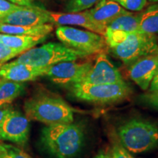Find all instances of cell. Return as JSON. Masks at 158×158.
I'll return each mask as SVG.
<instances>
[{"instance_id":"1","label":"cell","mask_w":158,"mask_h":158,"mask_svg":"<svg viewBox=\"0 0 158 158\" xmlns=\"http://www.w3.org/2000/svg\"><path fill=\"white\" fill-rule=\"evenodd\" d=\"M84 130L78 124L47 125L41 132L40 143L55 158H74L84 147Z\"/></svg>"},{"instance_id":"2","label":"cell","mask_w":158,"mask_h":158,"mask_svg":"<svg viewBox=\"0 0 158 158\" xmlns=\"http://www.w3.org/2000/svg\"><path fill=\"white\" fill-rule=\"evenodd\" d=\"M26 116L47 125L72 123L75 110L63 99L48 91H40L24 102Z\"/></svg>"},{"instance_id":"3","label":"cell","mask_w":158,"mask_h":158,"mask_svg":"<svg viewBox=\"0 0 158 158\" xmlns=\"http://www.w3.org/2000/svg\"><path fill=\"white\" fill-rule=\"evenodd\" d=\"M123 147L133 154H142L158 147V126L141 118H130L117 128Z\"/></svg>"},{"instance_id":"4","label":"cell","mask_w":158,"mask_h":158,"mask_svg":"<svg viewBox=\"0 0 158 158\" xmlns=\"http://www.w3.org/2000/svg\"><path fill=\"white\" fill-rule=\"evenodd\" d=\"M88 55L69 48L62 43H48L29 49L14 61L37 68H47L62 62L76 61Z\"/></svg>"},{"instance_id":"5","label":"cell","mask_w":158,"mask_h":158,"mask_svg":"<svg viewBox=\"0 0 158 158\" xmlns=\"http://www.w3.org/2000/svg\"><path fill=\"white\" fill-rule=\"evenodd\" d=\"M75 98L89 103L106 105L118 102L132 93V89L125 81L118 84H89L79 83L70 86Z\"/></svg>"},{"instance_id":"6","label":"cell","mask_w":158,"mask_h":158,"mask_svg":"<svg viewBox=\"0 0 158 158\" xmlns=\"http://www.w3.org/2000/svg\"><path fill=\"white\" fill-rule=\"evenodd\" d=\"M110 50L124 64L130 65L141 57L158 54L157 37L142 31L129 33L123 42Z\"/></svg>"},{"instance_id":"7","label":"cell","mask_w":158,"mask_h":158,"mask_svg":"<svg viewBox=\"0 0 158 158\" xmlns=\"http://www.w3.org/2000/svg\"><path fill=\"white\" fill-rule=\"evenodd\" d=\"M56 35L62 44L86 55L101 52L107 45L102 35L70 26H59Z\"/></svg>"},{"instance_id":"8","label":"cell","mask_w":158,"mask_h":158,"mask_svg":"<svg viewBox=\"0 0 158 158\" xmlns=\"http://www.w3.org/2000/svg\"><path fill=\"white\" fill-rule=\"evenodd\" d=\"M92 66V63L89 62H62L48 67L44 76L56 84L71 86L81 83Z\"/></svg>"},{"instance_id":"9","label":"cell","mask_w":158,"mask_h":158,"mask_svg":"<svg viewBox=\"0 0 158 158\" xmlns=\"http://www.w3.org/2000/svg\"><path fill=\"white\" fill-rule=\"evenodd\" d=\"M29 119L19 110L10 108L0 124V141L24 146L29 139Z\"/></svg>"},{"instance_id":"10","label":"cell","mask_w":158,"mask_h":158,"mask_svg":"<svg viewBox=\"0 0 158 158\" xmlns=\"http://www.w3.org/2000/svg\"><path fill=\"white\" fill-rule=\"evenodd\" d=\"M124 81L121 73L113 63L110 62L105 53H101L97 56L94 64L83 79L84 84H118Z\"/></svg>"},{"instance_id":"11","label":"cell","mask_w":158,"mask_h":158,"mask_svg":"<svg viewBox=\"0 0 158 158\" xmlns=\"http://www.w3.org/2000/svg\"><path fill=\"white\" fill-rule=\"evenodd\" d=\"M0 22L23 27L51 23L49 11L36 5L21 6L19 9L4 15Z\"/></svg>"},{"instance_id":"12","label":"cell","mask_w":158,"mask_h":158,"mask_svg":"<svg viewBox=\"0 0 158 158\" xmlns=\"http://www.w3.org/2000/svg\"><path fill=\"white\" fill-rule=\"evenodd\" d=\"M50 22L51 24L59 26H77L83 27L86 30L92 31L104 37L106 31V27L99 24L92 19L88 10L78 13H61V12H51Z\"/></svg>"},{"instance_id":"13","label":"cell","mask_w":158,"mask_h":158,"mask_svg":"<svg viewBox=\"0 0 158 158\" xmlns=\"http://www.w3.org/2000/svg\"><path fill=\"white\" fill-rule=\"evenodd\" d=\"M158 69V54L148 55L129 65L128 76L142 90L149 89Z\"/></svg>"},{"instance_id":"14","label":"cell","mask_w":158,"mask_h":158,"mask_svg":"<svg viewBox=\"0 0 158 158\" xmlns=\"http://www.w3.org/2000/svg\"><path fill=\"white\" fill-rule=\"evenodd\" d=\"M47 68H37L13 61L0 67V78L19 83L30 81L44 76Z\"/></svg>"},{"instance_id":"15","label":"cell","mask_w":158,"mask_h":158,"mask_svg":"<svg viewBox=\"0 0 158 158\" xmlns=\"http://www.w3.org/2000/svg\"><path fill=\"white\" fill-rule=\"evenodd\" d=\"M87 10L95 22L106 28L114 19L127 11L114 0H100L94 7Z\"/></svg>"},{"instance_id":"16","label":"cell","mask_w":158,"mask_h":158,"mask_svg":"<svg viewBox=\"0 0 158 158\" xmlns=\"http://www.w3.org/2000/svg\"><path fill=\"white\" fill-rule=\"evenodd\" d=\"M47 36H31V35H9L0 34V42L6 46L19 51L23 54L29 49L43 42Z\"/></svg>"},{"instance_id":"17","label":"cell","mask_w":158,"mask_h":158,"mask_svg":"<svg viewBox=\"0 0 158 158\" xmlns=\"http://www.w3.org/2000/svg\"><path fill=\"white\" fill-rule=\"evenodd\" d=\"M54 29L51 23L43 25L23 27L12 25L0 22V34L9 35H31V36H47Z\"/></svg>"},{"instance_id":"18","label":"cell","mask_w":158,"mask_h":158,"mask_svg":"<svg viewBox=\"0 0 158 158\" xmlns=\"http://www.w3.org/2000/svg\"><path fill=\"white\" fill-rule=\"evenodd\" d=\"M141 13H131L127 11L118 15L107 26V29L111 31H122L127 33L138 32L140 31Z\"/></svg>"},{"instance_id":"19","label":"cell","mask_w":158,"mask_h":158,"mask_svg":"<svg viewBox=\"0 0 158 158\" xmlns=\"http://www.w3.org/2000/svg\"><path fill=\"white\" fill-rule=\"evenodd\" d=\"M25 87L23 83L0 79V108L8 106L13 100L23 94Z\"/></svg>"},{"instance_id":"20","label":"cell","mask_w":158,"mask_h":158,"mask_svg":"<svg viewBox=\"0 0 158 158\" xmlns=\"http://www.w3.org/2000/svg\"><path fill=\"white\" fill-rule=\"evenodd\" d=\"M140 31L151 35H158V2L149 6L141 13Z\"/></svg>"},{"instance_id":"21","label":"cell","mask_w":158,"mask_h":158,"mask_svg":"<svg viewBox=\"0 0 158 158\" xmlns=\"http://www.w3.org/2000/svg\"><path fill=\"white\" fill-rule=\"evenodd\" d=\"M100 0H69L65 6L66 13H78L94 7Z\"/></svg>"},{"instance_id":"22","label":"cell","mask_w":158,"mask_h":158,"mask_svg":"<svg viewBox=\"0 0 158 158\" xmlns=\"http://www.w3.org/2000/svg\"><path fill=\"white\" fill-rule=\"evenodd\" d=\"M0 157L2 158H32L20 148L0 142Z\"/></svg>"},{"instance_id":"23","label":"cell","mask_w":158,"mask_h":158,"mask_svg":"<svg viewBox=\"0 0 158 158\" xmlns=\"http://www.w3.org/2000/svg\"><path fill=\"white\" fill-rule=\"evenodd\" d=\"M110 158H134L130 152L123 147L118 138L113 135L112 146L109 152Z\"/></svg>"},{"instance_id":"24","label":"cell","mask_w":158,"mask_h":158,"mask_svg":"<svg viewBox=\"0 0 158 158\" xmlns=\"http://www.w3.org/2000/svg\"><path fill=\"white\" fill-rule=\"evenodd\" d=\"M127 11L140 12L147 5L148 0H114Z\"/></svg>"},{"instance_id":"25","label":"cell","mask_w":158,"mask_h":158,"mask_svg":"<svg viewBox=\"0 0 158 158\" xmlns=\"http://www.w3.org/2000/svg\"><path fill=\"white\" fill-rule=\"evenodd\" d=\"M20 54H21L19 51L9 48L2 42H0V67L5 64L7 61L19 56Z\"/></svg>"},{"instance_id":"26","label":"cell","mask_w":158,"mask_h":158,"mask_svg":"<svg viewBox=\"0 0 158 158\" xmlns=\"http://www.w3.org/2000/svg\"><path fill=\"white\" fill-rule=\"evenodd\" d=\"M139 100L146 106L158 109V89L152 92L149 91L148 92L141 94Z\"/></svg>"},{"instance_id":"27","label":"cell","mask_w":158,"mask_h":158,"mask_svg":"<svg viewBox=\"0 0 158 158\" xmlns=\"http://www.w3.org/2000/svg\"><path fill=\"white\" fill-rule=\"evenodd\" d=\"M21 6L10 2L7 0H0V15H5L19 9Z\"/></svg>"},{"instance_id":"28","label":"cell","mask_w":158,"mask_h":158,"mask_svg":"<svg viewBox=\"0 0 158 158\" xmlns=\"http://www.w3.org/2000/svg\"><path fill=\"white\" fill-rule=\"evenodd\" d=\"M19 6H34V0H7Z\"/></svg>"},{"instance_id":"29","label":"cell","mask_w":158,"mask_h":158,"mask_svg":"<svg viewBox=\"0 0 158 158\" xmlns=\"http://www.w3.org/2000/svg\"><path fill=\"white\" fill-rule=\"evenodd\" d=\"M149 92H152V91H155L158 89V69L156 72V73L154 76V78L152 81L151 84L149 86Z\"/></svg>"},{"instance_id":"30","label":"cell","mask_w":158,"mask_h":158,"mask_svg":"<svg viewBox=\"0 0 158 158\" xmlns=\"http://www.w3.org/2000/svg\"><path fill=\"white\" fill-rule=\"evenodd\" d=\"M10 108L9 106H5V107L0 108V124H1L2 122L4 117L7 114V112L9 111Z\"/></svg>"},{"instance_id":"31","label":"cell","mask_w":158,"mask_h":158,"mask_svg":"<svg viewBox=\"0 0 158 158\" xmlns=\"http://www.w3.org/2000/svg\"><path fill=\"white\" fill-rule=\"evenodd\" d=\"M94 158H110V157L109 152L106 153V152H101L99 153L98 155H97Z\"/></svg>"},{"instance_id":"32","label":"cell","mask_w":158,"mask_h":158,"mask_svg":"<svg viewBox=\"0 0 158 158\" xmlns=\"http://www.w3.org/2000/svg\"><path fill=\"white\" fill-rule=\"evenodd\" d=\"M150 2L152 3H157L158 2V0H149Z\"/></svg>"},{"instance_id":"33","label":"cell","mask_w":158,"mask_h":158,"mask_svg":"<svg viewBox=\"0 0 158 158\" xmlns=\"http://www.w3.org/2000/svg\"><path fill=\"white\" fill-rule=\"evenodd\" d=\"M4 16V15H0V20H1L2 19V17Z\"/></svg>"},{"instance_id":"34","label":"cell","mask_w":158,"mask_h":158,"mask_svg":"<svg viewBox=\"0 0 158 158\" xmlns=\"http://www.w3.org/2000/svg\"><path fill=\"white\" fill-rule=\"evenodd\" d=\"M157 44H158V37H157Z\"/></svg>"},{"instance_id":"35","label":"cell","mask_w":158,"mask_h":158,"mask_svg":"<svg viewBox=\"0 0 158 158\" xmlns=\"http://www.w3.org/2000/svg\"><path fill=\"white\" fill-rule=\"evenodd\" d=\"M0 158H2V157H0Z\"/></svg>"}]
</instances>
